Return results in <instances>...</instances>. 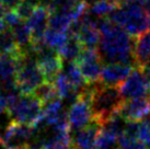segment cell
Returning a JSON list of instances; mask_svg holds the SVG:
<instances>
[{"mask_svg": "<svg viewBox=\"0 0 150 149\" xmlns=\"http://www.w3.org/2000/svg\"><path fill=\"white\" fill-rule=\"evenodd\" d=\"M11 122L36 127L43 118V104L33 94H21L8 110Z\"/></svg>", "mask_w": 150, "mask_h": 149, "instance_id": "4", "label": "cell"}, {"mask_svg": "<svg viewBox=\"0 0 150 149\" xmlns=\"http://www.w3.org/2000/svg\"><path fill=\"white\" fill-rule=\"evenodd\" d=\"M22 57L12 54H0V81L14 80Z\"/></svg>", "mask_w": 150, "mask_h": 149, "instance_id": "15", "label": "cell"}, {"mask_svg": "<svg viewBox=\"0 0 150 149\" xmlns=\"http://www.w3.org/2000/svg\"><path fill=\"white\" fill-rule=\"evenodd\" d=\"M0 144H2V136H1V133H0Z\"/></svg>", "mask_w": 150, "mask_h": 149, "instance_id": "31", "label": "cell"}, {"mask_svg": "<svg viewBox=\"0 0 150 149\" xmlns=\"http://www.w3.org/2000/svg\"><path fill=\"white\" fill-rule=\"evenodd\" d=\"M102 126L93 122L72 137V149H96V141Z\"/></svg>", "mask_w": 150, "mask_h": 149, "instance_id": "13", "label": "cell"}, {"mask_svg": "<svg viewBox=\"0 0 150 149\" xmlns=\"http://www.w3.org/2000/svg\"><path fill=\"white\" fill-rule=\"evenodd\" d=\"M108 19L123 28L134 38L147 32L149 28V16L140 0H123Z\"/></svg>", "mask_w": 150, "mask_h": 149, "instance_id": "3", "label": "cell"}, {"mask_svg": "<svg viewBox=\"0 0 150 149\" xmlns=\"http://www.w3.org/2000/svg\"><path fill=\"white\" fill-rule=\"evenodd\" d=\"M120 91L125 101L139 98H146L150 92V86L144 71L139 68H134L132 74L120 86Z\"/></svg>", "mask_w": 150, "mask_h": 149, "instance_id": "9", "label": "cell"}, {"mask_svg": "<svg viewBox=\"0 0 150 149\" xmlns=\"http://www.w3.org/2000/svg\"><path fill=\"white\" fill-rule=\"evenodd\" d=\"M20 149H35V147L33 145H30L28 147H25V148H20Z\"/></svg>", "mask_w": 150, "mask_h": 149, "instance_id": "29", "label": "cell"}, {"mask_svg": "<svg viewBox=\"0 0 150 149\" xmlns=\"http://www.w3.org/2000/svg\"><path fill=\"white\" fill-rule=\"evenodd\" d=\"M63 74L68 79V81L72 84V87L75 88L77 91H79L80 93L87 88L88 84L82 77L81 72H80L79 67L76 64V62H67L66 65L64 64Z\"/></svg>", "mask_w": 150, "mask_h": 149, "instance_id": "17", "label": "cell"}, {"mask_svg": "<svg viewBox=\"0 0 150 149\" xmlns=\"http://www.w3.org/2000/svg\"><path fill=\"white\" fill-rule=\"evenodd\" d=\"M31 54L26 55L20 59L19 69L16 74V86L21 94L31 95L43 83L46 82L45 77L41 67L38 66V59Z\"/></svg>", "mask_w": 150, "mask_h": 149, "instance_id": "5", "label": "cell"}, {"mask_svg": "<svg viewBox=\"0 0 150 149\" xmlns=\"http://www.w3.org/2000/svg\"><path fill=\"white\" fill-rule=\"evenodd\" d=\"M6 29H7V26H6V24H4V20H2V19H0V33Z\"/></svg>", "mask_w": 150, "mask_h": 149, "instance_id": "27", "label": "cell"}, {"mask_svg": "<svg viewBox=\"0 0 150 149\" xmlns=\"http://www.w3.org/2000/svg\"><path fill=\"white\" fill-rule=\"evenodd\" d=\"M80 72L86 80L87 84H94L100 82L101 74L103 70L102 59L98 53V50H83L79 58L76 60Z\"/></svg>", "mask_w": 150, "mask_h": 149, "instance_id": "7", "label": "cell"}, {"mask_svg": "<svg viewBox=\"0 0 150 149\" xmlns=\"http://www.w3.org/2000/svg\"><path fill=\"white\" fill-rule=\"evenodd\" d=\"M118 137L120 136L114 131L108 128V126H103L98 137L96 149H117Z\"/></svg>", "mask_w": 150, "mask_h": 149, "instance_id": "19", "label": "cell"}, {"mask_svg": "<svg viewBox=\"0 0 150 149\" xmlns=\"http://www.w3.org/2000/svg\"><path fill=\"white\" fill-rule=\"evenodd\" d=\"M4 90V82L2 81H0V92Z\"/></svg>", "mask_w": 150, "mask_h": 149, "instance_id": "30", "label": "cell"}, {"mask_svg": "<svg viewBox=\"0 0 150 149\" xmlns=\"http://www.w3.org/2000/svg\"><path fill=\"white\" fill-rule=\"evenodd\" d=\"M135 67L120 64H106L101 74L100 82L105 86L118 87L132 74Z\"/></svg>", "mask_w": 150, "mask_h": 149, "instance_id": "12", "label": "cell"}, {"mask_svg": "<svg viewBox=\"0 0 150 149\" xmlns=\"http://www.w3.org/2000/svg\"><path fill=\"white\" fill-rule=\"evenodd\" d=\"M100 0H84V2H86V4H87L88 7H91V6H93L94 4H96V2H99Z\"/></svg>", "mask_w": 150, "mask_h": 149, "instance_id": "26", "label": "cell"}, {"mask_svg": "<svg viewBox=\"0 0 150 149\" xmlns=\"http://www.w3.org/2000/svg\"><path fill=\"white\" fill-rule=\"evenodd\" d=\"M111 1H113V2H115V4H117V6H120V4H121L123 0H111Z\"/></svg>", "mask_w": 150, "mask_h": 149, "instance_id": "28", "label": "cell"}, {"mask_svg": "<svg viewBox=\"0 0 150 149\" xmlns=\"http://www.w3.org/2000/svg\"><path fill=\"white\" fill-rule=\"evenodd\" d=\"M142 70L144 71V74L146 76L147 81H148V83H149L150 86V68H145V69H142Z\"/></svg>", "mask_w": 150, "mask_h": 149, "instance_id": "25", "label": "cell"}, {"mask_svg": "<svg viewBox=\"0 0 150 149\" xmlns=\"http://www.w3.org/2000/svg\"><path fill=\"white\" fill-rule=\"evenodd\" d=\"M2 4L7 9H10V10H14L17 9L20 4L23 2V0H0Z\"/></svg>", "mask_w": 150, "mask_h": 149, "instance_id": "24", "label": "cell"}, {"mask_svg": "<svg viewBox=\"0 0 150 149\" xmlns=\"http://www.w3.org/2000/svg\"><path fill=\"white\" fill-rule=\"evenodd\" d=\"M0 54H12L18 55L20 57H24L22 56L21 52L16 43L12 31L9 28L0 33Z\"/></svg>", "mask_w": 150, "mask_h": 149, "instance_id": "18", "label": "cell"}, {"mask_svg": "<svg viewBox=\"0 0 150 149\" xmlns=\"http://www.w3.org/2000/svg\"><path fill=\"white\" fill-rule=\"evenodd\" d=\"M115 2H113L111 0H100L99 2L94 4L93 6L89 7V12L92 13L93 16L100 18V19H105L108 18V16L117 8Z\"/></svg>", "mask_w": 150, "mask_h": 149, "instance_id": "21", "label": "cell"}, {"mask_svg": "<svg viewBox=\"0 0 150 149\" xmlns=\"http://www.w3.org/2000/svg\"><path fill=\"white\" fill-rule=\"evenodd\" d=\"M118 149H148L145 143H142L138 137H134L127 134H122L117 140Z\"/></svg>", "mask_w": 150, "mask_h": 149, "instance_id": "23", "label": "cell"}, {"mask_svg": "<svg viewBox=\"0 0 150 149\" xmlns=\"http://www.w3.org/2000/svg\"><path fill=\"white\" fill-rule=\"evenodd\" d=\"M67 121L71 132H79L94 122L91 109V89L89 86L70 105L67 112Z\"/></svg>", "mask_w": 150, "mask_h": 149, "instance_id": "6", "label": "cell"}, {"mask_svg": "<svg viewBox=\"0 0 150 149\" xmlns=\"http://www.w3.org/2000/svg\"><path fill=\"white\" fill-rule=\"evenodd\" d=\"M68 36L69 35H67V33H60V32H56V31L48 29L44 36V41L46 45L58 52L65 45V43L68 40Z\"/></svg>", "mask_w": 150, "mask_h": 149, "instance_id": "22", "label": "cell"}, {"mask_svg": "<svg viewBox=\"0 0 150 149\" xmlns=\"http://www.w3.org/2000/svg\"><path fill=\"white\" fill-rule=\"evenodd\" d=\"M50 10L44 6H38L31 17L26 20L29 25L33 43L42 41L45 36L47 30L50 29Z\"/></svg>", "mask_w": 150, "mask_h": 149, "instance_id": "10", "label": "cell"}, {"mask_svg": "<svg viewBox=\"0 0 150 149\" xmlns=\"http://www.w3.org/2000/svg\"></svg>", "mask_w": 150, "mask_h": 149, "instance_id": "34", "label": "cell"}, {"mask_svg": "<svg viewBox=\"0 0 150 149\" xmlns=\"http://www.w3.org/2000/svg\"><path fill=\"white\" fill-rule=\"evenodd\" d=\"M33 95L41 101V103L43 105L50 103L53 100L58 99V93H57V90H56V87H55L54 83H50V82H44L42 86L35 90V92L33 93Z\"/></svg>", "mask_w": 150, "mask_h": 149, "instance_id": "20", "label": "cell"}, {"mask_svg": "<svg viewBox=\"0 0 150 149\" xmlns=\"http://www.w3.org/2000/svg\"><path fill=\"white\" fill-rule=\"evenodd\" d=\"M149 29H150V17H149Z\"/></svg>", "mask_w": 150, "mask_h": 149, "instance_id": "32", "label": "cell"}, {"mask_svg": "<svg viewBox=\"0 0 150 149\" xmlns=\"http://www.w3.org/2000/svg\"><path fill=\"white\" fill-rule=\"evenodd\" d=\"M83 46L80 43L79 38L77 37V35L72 33H69L68 40L65 43V45L58 50L60 57L63 58L64 62H76L81 53L83 52Z\"/></svg>", "mask_w": 150, "mask_h": 149, "instance_id": "16", "label": "cell"}, {"mask_svg": "<svg viewBox=\"0 0 150 149\" xmlns=\"http://www.w3.org/2000/svg\"><path fill=\"white\" fill-rule=\"evenodd\" d=\"M99 29L101 37L98 53L102 62L105 65L120 64L135 67V38L130 37L123 28L113 23L108 18L101 20Z\"/></svg>", "mask_w": 150, "mask_h": 149, "instance_id": "1", "label": "cell"}, {"mask_svg": "<svg viewBox=\"0 0 150 149\" xmlns=\"http://www.w3.org/2000/svg\"><path fill=\"white\" fill-rule=\"evenodd\" d=\"M120 114L127 122H142L150 115V103L148 98L127 100L124 102Z\"/></svg>", "mask_w": 150, "mask_h": 149, "instance_id": "11", "label": "cell"}, {"mask_svg": "<svg viewBox=\"0 0 150 149\" xmlns=\"http://www.w3.org/2000/svg\"><path fill=\"white\" fill-rule=\"evenodd\" d=\"M89 86V84H88ZM91 89V109L93 120L102 127L122 110L125 102L120 88L98 82L89 86Z\"/></svg>", "mask_w": 150, "mask_h": 149, "instance_id": "2", "label": "cell"}, {"mask_svg": "<svg viewBox=\"0 0 150 149\" xmlns=\"http://www.w3.org/2000/svg\"><path fill=\"white\" fill-rule=\"evenodd\" d=\"M134 58L136 68H150V32H145L135 37Z\"/></svg>", "mask_w": 150, "mask_h": 149, "instance_id": "14", "label": "cell"}, {"mask_svg": "<svg viewBox=\"0 0 150 149\" xmlns=\"http://www.w3.org/2000/svg\"><path fill=\"white\" fill-rule=\"evenodd\" d=\"M36 132L35 127L11 122L6 127L2 135V146L4 149H20L30 146V141Z\"/></svg>", "mask_w": 150, "mask_h": 149, "instance_id": "8", "label": "cell"}, {"mask_svg": "<svg viewBox=\"0 0 150 149\" xmlns=\"http://www.w3.org/2000/svg\"><path fill=\"white\" fill-rule=\"evenodd\" d=\"M148 100H149V103H150V94H149V98H148Z\"/></svg>", "mask_w": 150, "mask_h": 149, "instance_id": "33", "label": "cell"}]
</instances>
